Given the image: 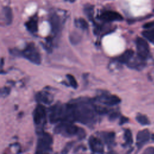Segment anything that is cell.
I'll return each instance as SVG.
<instances>
[{"label": "cell", "mask_w": 154, "mask_h": 154, "mask_svg": "<svg viewBox=\"0 0 154 154\" xmlns=\"http://www.w3.org/2000/svg\"><path fill=\"white\" fill-rule=\"evenodd\" d=\"M74 122L85 125H92L97 120L98 114L94 105L90 101L79 100L72 103Z\"/></svg>", "instance_id": "cell-1"}, {"label": "cell", "mask_w": 154, "mask_h": 154, "mask_svg": "<svg viewBox=\"0 0 154 154\" xmlns=\"http://www.w3.org/2000/svg\"><path fill=\"white\" fill-rule=\"evenodd\" d=\"M54 131L55 134H60L66 137L76 135L79 138L82 139L85 137V133L83 129L76 126L70 122H60L54 128Z\"/></svg>", "instance_id": "cell-2"}, {"label": "cell", "mask_w": 154, "mask_h": 154, "mask_svg": "<svg viewBox=\"0 0 154 154\" xmlns=\"http://www.w3.org/2000/svg\"><path fill=\"white\" fill-rule=\"evenodd\" d=\"M39 138L37 141L35 153H43L52 152V144L53 138L51 135L48 132H43L38 134Z\"/></svg>", "instance_id": "cell-3"}, {"label": "cell", "mask_w": 154, "mask_h": 154, "mask_svg": "<svg viewBox=\"0 0 154 154\" xmlns=\"http://www.w3.org/2000/svg\"><path fill=\"white\" fill-rule=\"evenodd\" d=\"M66 104L57 102L49 109V120L51 123L54 124L58 122H63L65 117Z\"/></svg>", "instance_id": "cell-4"}, {"label": "cell", "mask_w": 154, "mask_h": 154, "mask_svg": "<svg viewBox=\"0 0 154 154\" xmlns=\"http://www.w3.org/2000/svg\"><path fill=\"white\" fill-rule=\"evenodd\" d=\"M19 54L35 64L38 65L41 63V56L39 51L32 43H29Z\"/></svg>", "instance_id": "cell-5"}, {"label": "cell", "mask_w": 154, "mask_h": 154, "mask_svg": "<svg viewBox=\"0 0 154 154\" xmlns=\"http://www.w3.org/2000/svg\"><path fill=\"white\" fill-rule=\"evenodd\" d=\"M46 116L45 107L42 104L37 105L33 111V120L34 124L38 127V134L43 132L42 129L46 122Z\"/></svg>", "instance_id": "cell-6"}, {"label": "cell", "mask_w": 154, "mask_h": 154, "mask_svg": "<svg viewBox=\"0 0 154 154\" xmlns=\"http://www.w3.org/2000/svg\"><path fill=\"white\" fill-rule=\"evenodd\" d=\"M136 48L138 56L146 60L149 55V46L147 41L141 37H137L135 40Z\"/></svg>", "instance_id": "cell-7"}, {"label": "cell", "mask_w": 154, "mask_h": 154, "mask_svg": "<svg viewBox=\"0 0 154 154\" xmlns=\"http://www.w3.org/2000/svg\"><path fill=\"white\" fill-rule=\"evenodd\" d=\"M88 146L93 153H102L104 151V147L101 140L95 136H91L88 139Z\"/></svg>", "instance_id": "cell-8"}, {"label": "cell", "mask_w": 154, "mask_h": 154, "mask_svg": "<svg viewBox=\"0 0 154 154\" xmlns=\"http://www.w3.org/2000/svg\"><path fill=\"white\" fill-rule=\"evenodd\" d=\"M99 17L105 22L122 21L123 20V16L119 13L112 10H106L102 12Z\"/></svg>", "instance_id": "cell-9"}, {"label": "cell", "mask_w": 154, "mask_h": 154, "mask_svg": "<svg viewBox=\"0 0 154 154\" xmlns=\"http://www.w3.org/2000/svg\"><path fill=\"white\" fill-rule=\"evenodd\" d=\"M150 137V132L147 129L140 131L137 133L136 137V145L138 150H140L149 141Z\"/></svg>", "instance_id": "cell-10"}, {"label": "cell", "mask_w": 154, "mask_h": 154, "mask_svg": "<svg viewBox=\"0 0 154 154\" xmlns=\"http://www.w3.org/2000/svg\"><path fill=\"white\" fill-rule=\"evenodd\" d=\"M99 102L107 106H114L120 103V99L116 95L102 94L97 97Z\"/></svg>", "instance_id": "cell-11"}, {"label": "cell", "mask_w": 154, "mask_h": 154, "mask_svg": "<svg viewBox=\"0 0 154 154\" xmlns=\"http://www.w3.org/2000/svg\"><path fill=\"white\" fill-rule=\"evenodd\" d=\"M49 22L52 32L54 35H57L61 29V20L59 16L55 13H52L50 16Z\"/></svg>", "instance_id": "cell-12"}, {"label": "cell", "mask_w": 154, "mask_h": 154, "mask_svg": "<svg viewBox=\"0 0 154 154\" xmlns=\"http://www.w3.org/2000/svg\"><path fill=\"white\" fill-rule=\"evenodd\" d=\"M35 99L38 102H42L46 105L50 104L52 100L53 97L52 95L46 91H40L35 95Z\"/></svg>", "instance_id": "cell-13"}, {"label": "cell", "mask_w": 154, "mask_h": 154, "mask_svg": "<svg viewBox=\"0 0 154 154\" xmlns=\"http://www.w3.org/2000/svg\"><path fill=\"white\" fill-rule=\"evenodd\" d=\"M101 136L108 147H111L114 145L116 135L114 132H102Z\"/></svg>", "instance_id": "cell-14"}, {"label": "cell", "mask_w": 154, "mask_h": 154, "mask_svg": "<svg viewBox=\"0 0 154 154\" xmlns=\"http://www.w3.org/2000/svg\"><path fill=\"white\" fill-rule=\"evenodd\" d=\"M134 52L132 49H128L125 51L122 54L117 57V60L121 63L128 64L134 56Z\"/></svg>", "instance_id": "cell-15"}, {"label": "cell", "mask_w": 154, "mask_h": 154, "mask_svg": "<svg viewBox=\"0 0 154 154\" xmlns=\"http://www.w3.org/2000/svg\"><path fill=\"white\" fill-rule=\"evenodd\" d=\"M25 25L29 32L32 33L37 32L38 30V22L37 17H32L30 18L26 22H25Z\"/></svg>", "instance_id": "cell-16"}, {"label": "cell", "mask_w": 154, "mask_h": 154, "mask_svg": "<svg viewBox=\"0 0 154 154\" xmlns=\"http://www.w3.org/2000/svg\"><path fill=\"white\" fill-rule=\"evenodd\" d=\"M4 22L6 25L11 24L13 20V13L11 8L9 7H4L2 10Z\"/></svg>", "instance_id": "cell-17"}, {"label": "cell", "mask_w": 154, "mask_h": 154, "mask_svg": "<svg viewBox=\"0 0 154 154\" xmlns=\"http://www.w3.org/2000/svg\"><path fill=\"white\" fill-rule=\"evenodd\" d=\"M144 61L145 60L140 58L138 56L137 57V59L134 60L132 62H129L128 63V65L129 67H130L131 68H134V69H141V67H143L144 65Z\"/></svg>", "instance_id": "cell-18"}, {"label": "cell", "mask_w": 154, "mask_h": 154, "mask_svg": "<svg viewBox=\"0 0 154 154\" xmlns=\"http://www.w3.org/2000/svg\"><path fill=\"white\" fill-rule=\"evenodd\" d=\"M142 35L147 40L154 44V28L151 29H147L142 32Z\"/></svg>", "instance_id": "cell-19"}, {"label": "cell", "mask_w": 154, "mask_h": 154, "mask_svg": "<svg viewBox=\"0 0 154 154\" xmlns=\"http://www.w3.org/2000/svg\"><path fill=\"white\" fill-rule=\"evenodd\" d=\"M124 138H125V146H131L132 144V143H133L132 135L131 131L129 129H126L125 130Z\"/></svg>", "instance_id": "cell-20"}, {"label": "cell", "mask_w": 154, "mask_h": 154, "mask_svg": "<svg viewBox=\"0 0 154 154\" xmlns=\"http://www.w3.org/2000/svg\"><path fill=\"white\" fill-rule=\"evenodd\" d=\"M94 7L91 4H86L84 7V13L87 17L90 20H93V14H94Z\"/></svg>", "instance_id": "cell-21"}, {"label": "cell", "mask_w": 154, "mask_h": 154, "mask_svg": "<svg viewBox=\"0 0 154 154\" xmlns=\"http://www.w3.org/2000/svg\"><path fill=\"white\" fill-rule=\"evenodd\" d=\"M137 121L142 125H148L150 124V121L147 116L143 114H138L136 116Z\"/></svg>", "instance_id": "cell-22"}, {"label": "cell", "mask_w": 154, "mask_h": 154, "mask_svg": "<svg viewBox=\"0 0 154 154\" xmlns=\"http://www.w3.org/2000/svg\"><path fill=\"white\" fill-rule=\"evenodd\" d=\"M76 25L82 29H87L88 28V24L87 21L83 18H79L75 20Z\"/></svg>", "instance_id": "cell-23"}, {"label": "cell", "mask_w": 154, "mask_h": 154, "mask_svg": "<svg viewBox=\"0 0 154 154\" xmlns=\"http://www.w3.org/2000/svg\"><path fill=\"white\" fill-rule=\"evenodd\" d=\"M67 76V78L69 80V84L73 88H76L78 87V83H77V81L75 79V77L70 75V74H67L66 75Z\"/></svg>", "instance_id": "cell-24"}, {"label": "cell", "mask_w": 154, "mask_h": 154, "mask_svg": "<svg viewBox=\"0 0 154 154\" xmlns=\"http://www.w3.org/2000/svg\"><path fill=\"white\" fill-rule=\"evenodd\" d=\"M10 92V88L9 87H4L1 89V96L6 97L7 96Z\"/></svg>", "instance_id": "cell-25"}, {"label": "cell", "mask_w": 154, "mask_h": 154, "mask_svg": "<svg viewBox=\"0 0 154 154\" xmlns=\"http://www.w3.org/2000/svg\"><path fill=\"white\" fill-rule=\"evenodd\" d=\"M73 143H74V142L67 143L66 144V145L64 146V147L63 148V150L61 151V153H68L70 150V149H72Z\"/></svg>", "instance_id": "cell-26"}, {"label": "cell", "mask_w": 154, "mask_h": 154, "mask_svg": "<svg viewBox=\"0 0 154 154\" xmlns=\"http://www.w3.org/2000/svg\"><path fill=\"white\" fill-rule=\"evenodd\" d=\"M119 112L118 111H112L109 115V120H114L116 119L119 116Z\"/></svg>", "instance_id": "cell-27"}, {"label": "cell", "mask_w": 154, "mask_h": 154, "mask_svg": "<svg viewBox=\"0 0 154 154\" xmlns=\"http://www.w3.org/2000/svg\"><path fill=\"white\" fill-rule=\"evenodd\" d=\"M144 29H151V28H154V21L152 22H150L148 23H145L143 26Z\"/></svg>", "instance_id": "cell-28"}, {"label": "cell", "mask_w": 154, "mask_h": 154, "mask_svg": "<svg viewBox=\"0 0 154 154\" xmlns=\"http://www.w3.org/2000/svg\"><path fill=\"white\" fill-rule=\"evenodd\" d=\"M146 154H154V147H147L143 152Z\"/></svg>", "instance_id": "cell-29"}, {"label": "cell", "mask_w": 154, "mask_h": 154, "mask_svg": "<svg viewBox=\"0 0 154 154\" xmlns=\"http://www.w3.org/2000/svg\"><path fill=\"white\" fill-rule=\"evenodd\" d=\"M128 121H129V119H128V117H125V116H122L121 118H120V119L119 124H120V125H123V124H125V123L128 122Z\"/></svg>", "instance_id": "cell-30"}, {"label": "cell", "mask_w": 154, "mask_h": 154, "mask_svg": "<svg viewBox=\"0 0 154 154\" xmlns=\"http://www.w3.org/2000/svg\"><path fill=\"white\" fill-rule=\"evenodd\" d=\"M151 138H152V141L154 142V134H152V135H151Z\"/></svg>", "instance_id": "cell-31"}, {"label": "cell", "mask_w": 154, "mask_h": 154, "mask_svg": "<svg viewBox=\"0 0 154 154\" xmlns=\"http://www.w3.org/2000/svg\"><path fill=\"white\" fill-rule=\"evenodd\" d=\"M3 61H4V60H3V58H1V68L2 67V66H3V63H4Z\"/></svg>", "instance_id": "cell-32"}, {"label": "cell", "mask_w": 154, "mask_h": 154, "mask_svg": "<svg viewBox=\"0 0 154 154\" xmlns=\"http://www.w3.org/2000/svg\"><path fill=\"white\" fill-rule=\"evenodd\" d=\"M68 1H70V2H74V1H75L76 0H68Z\"/></svg>", "instance_id": "cell-33"}, {"label": "cell", "mask_w": 154, "mask_h": 154, "mask_svg": "<svg viewBox=\"0 0 154 154\" xmlns=\"http://www.w3.org/2000/svg\"><path fill=\"white\" fill-rule=\"evenodd\" d=\"M66 1H68V0H66Z\"/></svg>", "instance_id": "cell-34"}]
</instances>
